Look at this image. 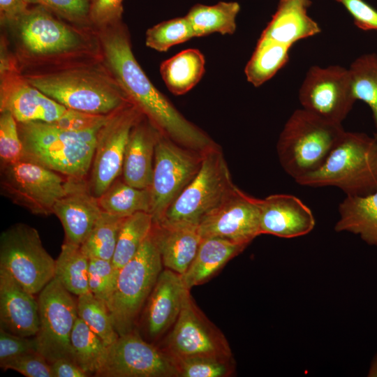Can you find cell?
I'll use <instances>...</instances> for the list:
<instances>
[{
  "mask_svg": "<svg viewBox=\"0 0 377 377\" xmlns=\"http://www.w3.org/2000/svg\"><path fill=\"white\" fill-rule=\"evenodd\" d=\"M97 33L104 64L129 101L162 135L201 152L216 145L151 83L134 56L130 34L123 22L97 30Z\"/></svg>",
  "mask_w": 377,
  "mask_h": 377,
  "instance_id": "obj_1",
  "label": "cell"
},
{
  "mask_svg": "<svg viewBox=\"0 0 377 377\" xmlns=\"http://www.w3.org/2000/svg\"><path fill=\"white\" fill-rule=\"evenodd\" d=\"M22 71H41L103 59L97 30L69 23L33 5L3 27Z\"/></svg>",
  "mask_w": 377,
  "mask_h": 377,
  "instance_id": "obj_2",
  "label": "cell"
},
{
  "mask_svg": "<svg viewBox=\"0 0 377 377\" xmlns=\"http://www.w3.org/2000/svg\"><path fill=\"white\" fill-rule=\"evenodd\" d=\"M22 72L33 86L68 109L106 115L131 103L103 59Z\"/></svg>",
  "mask_w": 377,
  "mask_h": 377,
  "instance_id": "obj_3",
  "label": "cell"
},
{
  "mask_svg": "<svg viewBox=\"0 0 377 377\" xmlns=\"http://www.w3.org/2000/svg\"><path fill=\"white\" fill-rule=\"evenodd\" d=\"M24 158L65 177H86L91 170L101 129L71 131L53 123H17Z\"/></svg>",
  "mask_w": 377,
  "mask_h": 377,
  "instance_id": "obj_4",
  "label": "cell"
},
{
  "mask_svg": "<svg viewBox=\"0 0 377 377\" xmlns=\"http://www.w3.org/2000/svg\"><path fill=\"white\" fill-rule=\"evenodd\" d=\"M310 187L334 186L346 195H365L377 190V138L344 131L323 165L295 180Z\"/></svg>",
  "mask_w": 377,
  "mask_h": 377,
  "instance_id": "obj_5",
  "label": "cell"
},
{
  "mask_svg": "<svg viewBox=\"0 0 377 377\" xmlns=\"http://www.w3.org/2000/svg\"><path fill=\"white\" fill-rule=\"evenodd\" d=\"M344 131L340 123L303 108L295 110L286 121L276 144L282 168L295 181L317 170Z\"/></svg>",
  "mask_w": 377,
  "mask_h": 377,
  "instance_id": "obj_6",
  "label": "cell"
},
{
  "mask_svg": "<svg viewBox=\"0 0 377 377\" xmlns=\"http://www.w3.org/2000/svg\"><path fill=\"white\" fill-rule=\"evenodd\" d=\"M219 147L203 151L199 171L156 221L198 226L235 188Z\"/></svg>",
  "mask_w": 377,
  "mask_h": 377,
  "instance_id": "obj_7",
  "label": "cell"
},
{
  "mask_svg": "<svg viewBox=\"0 0 377 377\" xmlns=\"http://www.w3.org/2000/svg\"><path fill=\"white\" fill-rule=\"evenodd\" d=\"M162 267L161 255L151 232L136 254L119 269L115 290L108 304L119 336L135 330L137 318Z\"/></svg>",
  "mask_w": 377,
  "mask_h": 377,
  "instance_id": "obj_8",
  "label": "cell"
},
{
  "mask_svg": "<svg viewBox=\"0 0 377 377\" xmlns=\"http://www.w3.org/2000/svg\"><path fill=\"white\" fill-rule=\"evenodd\" d=\"M55 262L44 248L38 230L15 223L0 236V268L35 295L54 277Z\"/></svg>",
  "mask_w": 377,
  "mask_h": 377,
  "instance_id": "obj_9",
  "label": "cell"
},
{
  "mask_svg": "<svg viewBox=\"0 0 377 377\" xmlns=\"http://www.w3.org/2000/svg\"><path fill=\"white\" fill-rule=\"evenodd\" d=\"M0 44V112H10L17 123L59 121L68 108L25 78L4 34Z\"/></svg>",
  "mask_w": 377,
  "mask_h": 377,
  "instance_id": "obj_10",
  "label": "cell"
},
{
  "mask_svg": "<svg viewBox=\"0 0 377 377\" xmlns=\"http://www.w3.org/2000/svg\"><path fill=\"white\" fill-rule=\"evenodd\" d=\"M174 361L193 357L233 359L223 333L185 293L179 314L161 348Z\"/></svg>",
  "mask_w": 377,
  "mask_h": 377,
  "instance_id": "obj_11",
  "label": "cell"
},
{
  "mask_svg": "<svg viewBox=\"0 0 377 377\" xmlns=\"http://www.w3.org/2000/svg\"><path fill=\"white\" fill-rule=\"evenodd\" d=\"M73 295L54 277L37 299L39 328L34 339L37 351L50 364L60 358L74 360L71 335L78 313Z\"/></svg>",
  "mask_w": 377,
  "mask_h": 377,
  "instance_id": "obj_12",
  "label": "cell"
},
{
  "mask_svg": "<svg viewBox=\"0 0 377 377\" xmlns=\"http://www.w3.org/2000/svg\"><path fill=\"white\" fill-rule=\"evenodd\" d=\"M65 181L61 174L27 158L1 166L3 194L36 215L53 214L65 193Z\"/></svg>",
  "mask_w": 377,
  "mask_h": 377,
  "instance_id": "obj_13",
  "label": "cell"
},
{
  "mask_svg": "<svg viewBox=\"0 0 377 377\" xmlns=\"http://www.w3.org/2000/svg\"><path fill=\"white\" fill-rule=\"evenodd\" d=\"M203 152L184 147L160 134L150 186L151 214L158 221L200 170Z\"/></svg>",
  "mask_w": 377,
  "mask_h": 377,
  "instance_id": "obj_14",
  "label": "cell"
},
{
  "mask_svg": "<svg viewBox=\"0 0 377 377\" xmlns=\"http://www.w3.org/2000/svg\"><path fill=\"white\" fill-rule=\"evenodd\" d=\"M143 114L132 103L112 112L99 130L89 179L97 198L122 173L131 131Z\"/></svg>",
  "mask_w": 377,
  "mask_h": 377,
  "instance_id": "obj_15",
  "label": "cell"
},
{
  "mask_svg": "<svg viewBox=\"0 0 377 377\" xmlns=\"http://www.w3.org/2000/svg\"><path fill=\"white\" fill-rule=\"evenodd\" d=\"M299 101L303 109L341 124L357 101L348 68L311 66L300 86Z\"/></svg>",
  "mask_w": 377,
  "mask_h": 377,
  "instance_id": "obj_16",
  "label": "cell"
},
{
  "mask_svg": "<svg viewBox=\"0 0 377 377\" xmlns=\"http://www.w3.org/2000/svg\"><path fill=\"white\" fill-rule=\"evenodd\" d=\"M95 376L178 377V374L171 357L134 330L108 347L105 362Z\"/></svg>",
  "mask_w": 377,
  "mask_h": 377,
  "instance_id": "obj_17",
  "label": "cell"
},
{
  "mask_svg": "<svg viewBox=\"0 0 377 377\" xmlns=\"http://www.w3.org/2000/svg\"><path fill=\"white\" fill-rule=\"evenodd\" d=\"M261 200L236 186L198 224L202 238L219 237L248 246L261 235Z\"/></svg>",
  "mask_w": 377,
  "mask_h": 377,
  "instance_id": "obj_18",
  "label": "cell"
},
{
  "mask_svg": "<svg viewBox=\"0 0 377 377\" xmlns=\"http://www.w3.org/2000/svg\"><path fill=\"white\" fill-rule=\"evenodd\" d=\"M102 212L86 177H66L65 193L53 207L64 230V242L81 246Z\"/></svg>",
  "mask_w": 377,
  "mask_h": 377,
  "instance_id": "obj_19",
  "label": "cell"
},
{
  "mask_svg": "<svg viewBox=\"0 0 377 377\" xmlns=\"http://www.w3.org/2000/svg\"><path fill=\"white\" fill-rule=\"evenodd\" d=\"M315 224L312 211L293 195L273 194L261 200V235L294 238L309 234Z\"/></svg>",
  "mask_w": 377,
  "mask_h": 377,
  "instance_id": "obj_20",
  "label": "cell"
},
{
  "mask_svg": "<svg viewBox=\"0 0 377 377\" xmlns=\"http://www.w3.org/2000/svg\"><path fill=\"white\" fill-rule=\"evenodd\" d=\"M187 290L181 274L162 269L145 303V328L150 339L159 338L173 326Z\"/></svg>",
  "mask_w": 377,
  "mask_h": 377,
  "instance_id": "obj_21",
  "label": "cell"
},
{
  "mask_svg": "<svg viewBox=\"0 0 377 377\" xmlns=\"http://www.w3.org/2000/svg\"><path fill=\"white\" fill-rule=\"evenodd\" d=\"M0 326L22 337H35L39 328L38 300L0 268Z\"/></svg>",
  "mask_w": 377,
  "mask_h": 377,
  "instance_id": "obj_22",
  "label": "cell"
},
{
  "mask_svg": "<svg viewBox=\"0 0 377 377\" xmlns=\"http://www.w3.org/2000/svg\"><path fill=\"white\" fill-rule=\"evenodd\" d=\"M161 133L143 114L133 126L124 154L122 179L138 188H150L155 148Z\"/></svg>",
  "mask_w": 377,
  "mask_h": 377,
  "instance_id": "obj_23",
  "label": "cell"
},
{
  "mask_svg": "<svg viewBox=\"0 0 377 377\" xmlns=\"http://www.w3.org/2000/svg\"><path fill=\"white\" fill-rule=\"evenodd\" d=\"M151 235L163 266L183 275L193 260L202 239L198 226L154 221Z\"/></svg>",
  "mask_w": 377,
  "mask_h": 377,
  "instance_id": "obj_24",
  "label": "cell"
},
{
  "mask_svg": "<svg viewBox=\"0 0 377 377\" xmlns=\"http://www.w3.org/2000/svg\"><path fill=\"white\" fill-rule=\"evenodd\" d=\"M311 4L310 0H280L260 36L292 46L318 34L321 29L306 11Z\"/></svg>",
  "mask_w": 377,
  "mask_h": 377,
  "instance_id": "obj_25",
  "label": "cell"
},
{
  "mask_svg": "<svg viewBox=\"0 0 377 377\" xmlns=\"http://www.w3.org/2000/svg\"><path fill=\"white\" fill-rule=\"evenodd\" d=\"M246 246L219 237L202 238L193 260L182 275L185 287L191 290L206 283Z\"/></svg>",
  "mask_w": 377,
  "mask_h": 377,
  "instance_id": "obj_26",
  "label": "cell"
},
{
  "mask_svg": "<svg viewBox=\"0 0 377 377\" xmlns=\"http://www.w3.org/2000/svg\"><path fill=\"white\" fill-rule=\"evenodd\" d=\"M339 214L335 231L359 235L367 244L377 246V190L365 195H346Z\"/></svg>",
  "mask_w": 377,
  "mask_h": 377,
  "instance_id": "obj_27",
  "label": "cell"
},
{
  "mask_svg": "<svg viewBox=\"0 0 377 377\" xmlns=\"http://www.w3.org/2000/svg\"><path fill=\"white\" fill-rule=\"evenodd\" d=\"M205 72V57L194 48L181 51L160 65V73L165 84L176 96L191 91L200 81Z\"/></svg>",
  "mask_w": 377,
  "mask_h": 377,
  "instance_id": "obj_28",
  "label": "cell"
},
{
  "mask_svg": "<svg viewBox=\"0 0 377 377\" xmlns=\"http://www.w3.org/2000/svg\"><path fill=\"white\" fill-rule=\"evenodd\" d=\"M240 6L235 1H220L212 6L196 4L185 15L195 37L213 33L232 35L236 30V17Z\"/></svg>",
  "mask_w": 377,
  "mask_h": 377,
  "instance_id": "obj_29",
  "label": "cell"
},
{
  "mask_svg": "<svg viewBox=\"0 0 377 377\" xmlns=\"http://www.w3.org/2000/svg\"><path fill=\"white\" fill-rule=\"evenodd\" d=\"M291 47L260 36L244 68L247 81L258 87L270 80L288 62Z\"/></svg>",
  "mask_w": 377,
  "mask_h": 377,
  "instance_id": "obj_30",
  "label": "cell"
},
{
  "mask_svg": "<svg viewBox=\"0 0 377 377\" xmlns=\"http://www.w3.org/2000/svg\"><path fill=\"white\" fill-rule=\"evenodd\" d=\"M98 200L103 212L121 217H127L139 212L151 214L150 188L133 187L119 177L98 198Z\"/></svg>",
  "mask_w": 377,
  "mask_h": 377,
  "instance_id": "obj_31",
  "label": "cell"
},
{
  "mask_svg": "<svg viewBox=\"0 0 377 377\" xmlns=\"http://www.w3.org/2000/svg\"><path fill=\"white\" fill-rule=\"evenodd\" d=\"M89 265V258L80 246L64 242L55 262L54 278L73 295L90 293Z\"/></svg>",
  "mask_w": 377,
  "mask_h": 377,
  "instance_id": "obj_32",
  "label": "cell"
},
{
  "mask_svg": "<svg viewBox=\"0 0 377 377\" xmlns=\"http://www.w3.org/2000/svg\"><path fill=\"white\" fill-rule=\"evenodd\" d=\"M75 362L89 375L94 376L101 369L108 353V347L79 317L71 335Z\"/></svg>",
  "mask_w": 377,
  "mask_h": 377,
  "instance_id": "obj_33",
  "label": "cell"
},
{
  "mask_svg": "<svg viewBox=\"0 0 377 377\" xmlns=\"http://www.w3.org/2000/svg\"><path fill=\"white\" fill-rule=\"evenodd\" d=\"M154 218L149 212H139L125 218L119 231L113 265L120 269L138 252L150 235Z\"/></svg>",
  "mask_w": 377,
  "mask_h": 377,
  "instance_id": "obj_34",
  "label": "cell"
},
{
  "mask_svg": "<svg viewBox=\"0 0 377 377\" xmlns=\"http://www.w3.org/2000/svg\"><path fill=\"white\" fill-rule=\"evenodd\" d=\"M125 218L103 211L88 237L80 246L89 258L112 260Z\"/></svg>",
  "mask_w": 377,
  "mask_h": 377,
  "instance_id": "obj_35",
  "label": "cell"
},
{
  "mask_svg": "<svg viewBox=\"0 0 377 377\" xmlns=\"http://www.w3.org/2000/svg\"><path fill=\"white\" fill-rule=\"evenodd\" d=\"M348 70L356 100L364 101L371 110L377 138V54L358 57Z\"/></svg>",
  "mask_w": 377,
  "mask_h": 377,
  "instance_id": "obj_36",
  "label": "cell"
},
{
  "mask_svg": "<svg viewBox=\"0 0 377 377\" xmlns=\"http://www.w3.org/2000/svg\"><path fill=\"white\" fill-rule=\"evenodd\" d=\"M78 317L96 334L107 346L114 343L119 335L114 328L107 304L91 292L77 296Z\"/></svg>",
  "mask_w": 377,
  "mask_h": 377,
  "instance_id": "obj_37",
  "label": "cell"
},
{
  "mask_svg": "<svg viewBox=\"0 0 377 377\" xmlns=\"http://www.w3.org/2000/svg\"><path fill=\"white\" fill-rule=\"evenodd\" d=\"M194 37L193 30L184 16L163 21L148 29L145 44L151 49L163 52Z\"/></svg>",
  "mask_w": 377,
  "mask_h": 377,
  "instance_id": "obj_38",
  "label": "cell"
},
{
  "mask_svg": "<svg viewBox=\"0 0 377 377\" xmlns=\"http://www.w3.org/2000/svg\"><path fill=\"white\" fill-rule=\"evenodd\" d=\"M178 377H228L234 374V360L193 357L174 361Z\"/></svg>",
  "mask_w": 377,
  "mask_h": 377,
  "instance_id": "obj_39",
  "label": "cell"
},
{
  "mask_svg": "<svg viewBox=\"0 0 377 377\" xmlns=\"http://www.w3.org/2000/svg\"><path fill=\"white\" fill-rule=\"evenodd\" d=\"M119 272L112 260L89 258V290L107 306L115 290Z\"/></svg>",
  "mask_w": 377,
  "mask_h": 377,
  "instance_id": "obj_40",
  "label": "cell"
},
{
  "mask_svg": "<svg viewBox=\"0 0 377 377\" xmlns=\"http://www.w3.org/2000/svg\"><path fill=\"white\" fill-rule=\"evenodd\" d=\"M0 112V160L2 166L24 159V154L17 121L10 112Z\"/></svg>",
  "mask_w": 377,
  "mask_h": 377,
  "instance_id": "obj_41",
  "label": "cell"
},
{
  "mask_svg": "<svg viewBox=\"0 0 377 377\" xmlns=\"http://www.w3.org/2000/svg\"><path fill=\"white\" fill-rule=\"evenodd\" d=\"M25 1L29 5L43 7L69 23L80 27H92L89 18V0Z\"/></svg>",
  "mask_w": 377,
  "mask_h": 377,
  "instance_id": "obj_42",
  "label": "cell"
},
{
  "mask_svg": "<svg viewBox=\"0 0 377 377\" xmlns=\"http://www.w3.org/2000/svg\"><path fill=\"white\" fill-rule=\"evenodd\" d=\"M0 367L3 370L16 371L27 377H54L50 363L37 350L0 363Z\"/></svg>",
  "mask_w": 377,
  "mask_h": 377,
  "instance_id": "obj_43",
  "label": "cell"
},
{
  "mask_svg": "<svg viewBox=\"0 0 377 377\" xmlns=\"http://www.w3.org/2000/svg\"><path fill=\"white\" fill-rule=\"evenodd\" d=\"M123 0H89L91 25L100 30L122 22Z\"/></svg>",
  "mask_w": 377,
  "mask_h": 377,
  "instance_id": "obj_44",
  "label": "cell"
},
{
  "mask_svg": "<svg viewBox=\"0 0 377 377\" xmlns=\"http://www.w3.org/2000/svg\"><path fill=\"white\" fill-rule=\"evenodd\" d=\"M34 350H37L34 338L14 334L0 327V363Z\"/></svg>",
  "mask_w": 377,
  "mask_h": 377,
  "instance_id": "obj_45",
  "label": "cell"
},
{
  "mask_svg": "<svg viewBox=\"0 0 377 377\" xmlns=\"http://www.w3.org/2000/svg\"><path fill=\"white\" fill-rule=\"evenodd\" d=\"M341 3L353 19L357 27L364 31H377V10L364 0H335Z\"/></svg>",
  "mask_w": 377,
  "mask_h": 377,
  "instance_id": "obj_46",
  "label": "cell"
},
{
  "mask_svg": "<svg viewBox=\"0 0 377 377\" xmlns=\"http://www.w3.org/2000/svg\"><path fill=\"white\" fill-rule=\"evenodd\" d=\"M29 5L25 0H0V23L5 27L20 17Z\"/></svg>",
  "mask_w": 377,
  "mask_h": 377,
  "instance_id": "obj_47",
  "label": "cell"
},
{
  "mask_svg": "<svg viewBox=\"0 0 377 377\" xmlns=\"http://www.w3.org/2000/svg\"><path fill=\"white\" fill-rule=\"evenodd\" d=\"M50 364L54 377H87L89 376L74 360L71 359L60 358Z\"/></svg>",
  "mask_w": 377,
  "mask_h": 377,
  "instance_id": "obj_48",
  "label": "cell"
},
{
  "mask_svg": "<svg viewBox=\"0 0 377 377\" xmlns=\"http://www.w3.org/2000/svg\"><path fill=\"white\" fill-rule=\"evenodd\" d=\"M367 376L369 377H377V354L371 363Z\"/></svg>",
  "mask_w": 377,
  "mask_h": 377,
  "instance_id": "obj_49",
  "label": "cell"
}]
</instances>
